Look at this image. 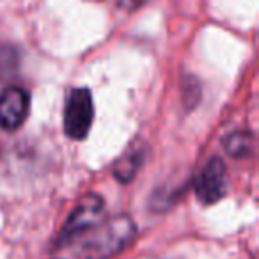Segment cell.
Instances as JSON below:
<instances>
[{"instance_id":"obj_5","label":"cell","mask_w":259,"mask_h":259,"mask_svg":"<svg viewBox=\"0 0 259 259\" xmlns=\"http://www.w3.org/2000/svg\"><path fill=\"white\" fill-rule=\"evenodd\" d=\"M30 98L25 89L9 85L0 94V126L6 130H18L29 117Z\"/></svg>"},{"instance_id":"obj_3","label":"cell","mask_w":259,"mask_h":259,"mask_svg":"<svg viewBox=\"0 0 259 259\" xmlns=\"http://www.w3.org/2000/svg\"><path fill=\"white\" fill-rule=\"evenodd\" d=\"M94 119V105L91 91L85 87L73 89L64 107V132L73 141H83L89 135Z\"/></svg>"},{"instance_id":"obj_8","label":"cell","mask_w":259,"mask_h":259,"mask_svg":"<svg viewBox=\"0 0 259 259\" xmlns=\"http://www.w3.org/2000/svg\"><path fill=\"white\" fill-rule=\"evenodd\" d=\"M224 146H226V151L229 153V155L240 158V156H245L250 151L252 137L247 132H234V134H231L229 137L224 141Z\"/></svg>"},{"instance_id":"obj_6","label":"cell","mask_w":259,"mask_h":259,"mask_svg":"<svg viewBox=\"0 0 259 259\" xmlns=\"http://www.w3.org/2000/svg\"><path fill=\"white\" fill-rule=\"evenodd\" d=\"M144 148L142 146H132L121 158L115 162L114 165V176L121 183H128L135 178L137 170L141 169L142 162H144Z\"/></svg>"},{"instance_id":"obj_7","label":"cell","mask_w":259,"mask_h":259,"mask_svg":"<svg viewBox=\"0 0 259 259\" xmlns=\"http://www.w3.org/2000/svg\"><path fill=\"white\" fill-rule=\"evenodd\" d=\"M20 54L16 47L9 43H0V82H8L18 73Z\"/></svg>"},{"instance_id":"obj_4","label":"cell","mask_w":259,"mask_h":259,"mask_svg":"<svg viewBox=\"0 0 259 259\" xmlns=\"http://www.w3.org/2000/svg\"><path fill=\"white\" fill-rule=\"evenodd\" d=\"M195 197L201 204L211 206L219 202L227 192V169L226 163L219 156L209 158L201 167L194 181Z\"/></svg>"},{"instance_id":"obj_1","label":"cell","mask_w":259,"mask_h":259,"mask_svg":"<svg viewBox=\"0 0 259 259\" xmlns=\"http://www.w3.org/2000/svg\"><path fill=\"white\" fill-rule=\"evenodd\" d=\"M135 236V224L128 217L105 220L87 236L57 254V259H108L121 252Z\"/></svg>"},{"instance_id":"obj_2","label":"cell","mask_w":259,"mask_h":259,"mask_svg":"<svg viewBox=\"0 0 259 259\" xmlns=\"http://www.w3.org/2000/svg\"><path fill=\"white\" fill-rule=\"evenodd\" d=\"M107 220L105 217V201L96 194L83 195L69 217L66 219L64 226L61 227L57 238L54 241V252L61 254V252L68 250L71 245L80 241L83 236L96 229L98 226Z\"/></svg>"},{"instance_id":"obj_9","label":"cell","mask_w":259,"mask_h":259,"mask_svg":"<svg viewBox=\"0 0 259 259\" xmlns=\"http://www.w3.org/2000/svg\"><path fill=\"white\" fill-rule=\"evenodd\" d=\"M115 2L119 4V8L128 9V11H135V9L142 8V6H146L151 0H115Z\"/></svg>"}]
</instances>
